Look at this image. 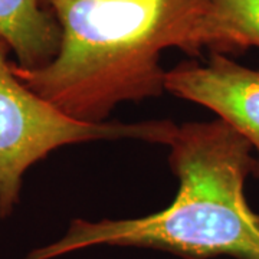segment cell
Listing matches in <instances>:
<instances>
[{"label": "cell", "mask_w": 259, "mask_h": 259, "mask_svg": "<svg viewBox=\"0 0 259 259\" xmlns=\"http://www.w3.org/2000/svg\"><path fill=\"white\" fill-rule=\"evenodd\" d=\"M207 0H45L59 28V47L47 65L13 72L65 115L102 120L121 102L163 93L161 54L203 51Z\"/></svg>", "instance_id": "obj_1"}, {"label": "cell", "mask_w": 259, "mask_h": 259, "mask_svg": "<svg viewBox=\"0 0 259 259\" xmlns=\"http://www.w3.org/2000/svg\"><path fill=\"white\" fill-rule=\"evenodd\" d=\"M179 192L166 209L137 219H75L62 239L26 259H52L97 245L166 250L185 259H259V213L245 197L253 173L249 141L226 121L187 122L170 143Z\"/></svg>", "instance_id": "obj_2"}, {"label": "cell", "mask_w": 259, "mask_h": 259, "mask_svg": "<svg viewBox=\"0 0 259 259\" xmlns=\"http://www.w3.org/2000/svg\"><path fill=\"white\" fill-rule=\"evenodd\" d=\"M12 48L0 36V216L19 202L29 167L56 148L95 140L137 139L168 144L177 125L170 121L85 122L65 115L30 91L13 72Z\"/></svg>", "instance_id": "obj_3"}, {"label": "cell", "mask_w": 259, "mask_h": 259, "mask_svg": "<svg viewBox=\"0 0 259 259\" xmlns=\"http://www.w3.org/2000/svg\"><path fill=\"white\" fill-rule=\"evenodd\" d=\"M166 91L203 105L249 141L256 151L253 176L259 180V68L212 54L207 62H183L166 71Z\"/></svg>", "instance_id": "obj_4"}, {"label": "cell", "mask_w": 259, "mask_h": 259, "mask_svg": "<svg viewBox=\"0 0 259 259\" xmlns=\"http://www.w3.org/2000/svg\"><path fill=\"white\" fill-rule=\"evenodd\" d=\"M0 36L25 69L47 65L59 47V28L45 0H0Z\"/></svg>", "instance_id": "obj_5"}, {"label": "cell", "mask_w": 259, "mask_h": 259, "mask_svg": "<svg viewBox=\"0 0 259 259\" xmlns=\"http://www.w3.org/2000/svg\"><path fill=\"white\" fill-rule=\"evenodd\" d=\"M202 42L222 55L259 49V0H207Z\"/></svg>", "instance_id": "obj_6"}]
</instances>
